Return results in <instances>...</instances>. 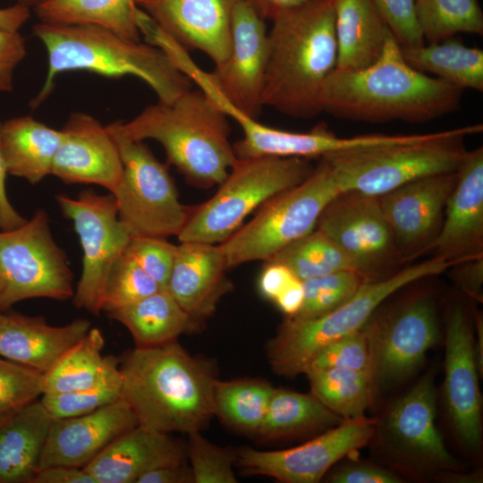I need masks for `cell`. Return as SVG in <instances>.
<instances>
[{"instance_id":"cell-1","label":"cell","mask_w":483,"mask_h":483,"mask_svg":"<svg viewBox=\"0 0 483 483\" xmlns=\"http://www.w3.org/2000/svg\"><path fill=\"white\" fill-rule=\"evenodd\" d=\"M462 89L421 72L403 58L389 30L383 51L360 70L335 68L320 93V107L340 119L427 123L459 109Z\"/></svg>"},{"instance_id":"cell-2","label":"cell","mask_w":483,"mask_h":483,"mask_svg":"<svg viewBox=\"0 0 483 483\" xmlns=\"http://www.w3.org/2000/svg\"><path fill=\"white\" fill-rule=\"evenodd\" d=\"M122 399L138 424L164 434L200 431L215 416L211 366L177 341L136 347L120 359Z\"/></svg>"},{"instance_id":"cell-3","label":"cell","mask_w":483,"mask_h":483,"mask_svg":"<svg viewBox=\"0 0 483 483\" xmlns=\"http://www.w3.org/2000/svg\"><path fill=\"white\" fill-rule=\"evenodd\" d=\"M272 22L262 105L293 118H312L322 112L321 89L336 67L334 0H312Z\"/></svg>"},{"instance_id":"cell-4","label":"cell","mask_w":483,"mask_h":483,"mask_svg":"<svg viewBox=\"0 0 483 483\" xmlns=\"http://www.w3.org/2000/svg\"><path fill=\"white\" fill-rule=\"evenodd\" d=\"M109 125L125 139L159 142L167 162L197 187L219 185L238 159L228 116L199 89H190L171 103L157 101L131 120Z\"/></svg>"},{"instance_id":"cell-5","label":"cell","mask_w":483,"mask_h":483,"mask_svg":"<svg viewBox=\"0 0 483 483\" xmlns=\"http://www.w3.org/2000/svg\"><path fill=\"white\" fill-rule=\"evenodd\" d=\"M33 34L47 53L48 66L44 84L31 101L38 106L51 93L58 74L88 71L101 76H134L146 82L158 101L171 103L191 89L183 74L159 47L124 38L97 26L39 22Z\"/></svg>"},{"instance_id":"cell-6","label":"cell","mask_w":483,"mask_h":483,"mask_svg":"<svg viewBox=\"0 0 483 483\" xmlns=\"http://www.w3.org/2000/svg\"><path fill=\"white\" fill-rule=\"evenodd\" d=\"M482 131L477 123L416 134L402 142L343 149L321 158L340 191L380 197L414 180L456 171L467 152L464 139Z\"/></svg>"},{"instance_id":"cell-7","label":"cell","mask_w":483,"mask_h":483,"mask_svg":"<svg viewBox=\"0 0 483 483\" xmlns=\"http://www.w3.org/2000/svg\"><path fill=\"white\" fill-rule=\"evenodd\" d=\"M453 264L432 256L380 279L364 283L357 292L333 311L307 320L286 317L267 344L273 371L294 377L305 374L313 357L325 346L357 332L395 292L416 281L440 275Z\"/></svg>"},{"instance_id":"cell-8","label":"cell","mask_w":483,"mask_h":483,"mask_svg":"<svg viewBox=\"0 0 483 483\" xmlns=\"http://www.w3.org/2000/svg\"><path fill=\"white\" fill-rule=\"evenodd\" d=\"M313 169L309 159L302 157L237 159L216 192L191 211L178 240L222 243L250 213L275 195L300 184Z\"/></svg>"},{"instance_id":"cell-9","label":"cell","mask_w":483,"mask_h":483,"mask_svg":"<svg viewBox=\"0 0 483 483\" xmlns=\"http://www.w3.org/2000/svg\"><path fill=\"white\" fill-rule=\"evenodd\" d=\"M339 192L328 165L320 158L303 182L267 200L251 220L218 244L227 268L267 262L315 230L321 212Z\"/></svg>"},{"instance_id":"cell-10","label":"cell","mask_w":483,"mask_h":483,"mask_svg":"<svg viewBox=\"0 0 483 483\" xmlns=\"http://www.w3.org/2000/svg\"><path fill=\"white\" fill-rule=\"evenodd\" d=\"M436 371L428 369L376 419L369 443L395 470L418 478H435L462 467L450 453L436 425Z\"/></svg>"},{"instance_id":"cell-11","label":"cell","mask_w":483,"mask_h":483,"mask_svg":"<svg viewBox=\"0 0 483 483\" xmlns=\"http://www.w3.org/2000/svg\"><path fill=\"white\" fill-rule=\"evenodd\" d=\"M265 21L248 0H237L228 56L216 64L212 72L201 70L190 55L179 61L180 70L226 115L237 111L257 119L264 107L261 97L267 49Z\"/></svg>"},{"instance_id":"cell-12","label":"cell","mask_w":483,"mask_h":483,"mask_svg":"<svg viewBox=\"0 0 483 483\" xmlns=\"http://www.w3.org/2000/svg\"><path fill=\"white\" fill-rule=\"evenodd\" d=\"M73 275L55 242L47 213L38 209L20 227L0 231V311L32 298L67 301Z\"/></svg>"},{"instance_id":"cell-13","label":"cell","mask_w":483,"mask_h":483,"mask_svg":"<svg viewBox=\"0 0 483 483\" xmlns=\"http://www.w3.org/2000/svg\"><path fill=\"white\" fill-rule=\"evenodd\" d=\"M121 155L123 173L111 193L118 217L131 235L178 236L191 211L182 205L174 182L143 141L131 140L106 126Z\"/></svg>"},{"instance_id":"cell-14","label":"cell","mask_w":483,"mask_h":483,"mask_svg":"<svg viewBox=\"0 0 483 483\" xmlns=\"http://www.w3.org/2000/svg\"><path fill=\"white\" fill-rule=\"evenodd\" d=\"M362 331L376 397L418 371L440 337L435 302L429 295L416 296L380 314L376 310Z\"/></svg>"},{"instance_id":"cell-15","label":"cell","mask_w":483,"mask_h":483,"mask_svg":"<svg viewBox=\"0 0 483 483\" xmlns=\"http://www.w3.org/2000/svg\"><path fill=\"white\" fill-rule=\"evenodd\" d=\"M55 199L63 215L73 223L82 249V269L73 304L99 316L109 271L132 235L119 219L111 193L99 195L84 190L76 199L66 195Z\"/></svg>"},{"instance_id":"cell-16","label":"cell","mask_w":483,"mask_h":483,"mask_svg":"<svg viewBox=\"0 0 483 483\" xmlns=\"http://www.w3.org/2000/svg\"><path fill=\"white\" fill-rule=\"evenodd\" d=\"M316 228L350 258L368 281L387 276L402 263L378 197L340 191L321 212Z\"/></svg>"},{"instance_id":"cell-17","label":"cell","mask_w":483,"mask_h":483,"mask_svg":"<svg viewBox=\"0 0 483 483\" xmlns=\"http://www.w3.org/2000/svg\"><path fill=\"white\" fill-rule=\"evenodd\" d=\"M376 419L343 420L295 447L260 451L247 447L236 452V463L246 472L284 483H317L338 462L369 444Z\"/></svg>"},{"instance_id":"cell-18","label":"cell","mask_w":483,"mask_h":483,"mask_svg":"<svg viewBox=\"0 0 483 483\" xmlns=\"http://www.w3.org/2000/svg\"><path fill=\"white\" fill-rule=\"evenodd\" d=\"M443 397L451 428L459 444L475 453L482 444V398L474 351V325L465 307H449L445 335Z\"/></svg>"},{"instance_id":"cell-19","label":"cell","mask_w":483,"mask_h":483,"mask_svg":"<svg viewBox=\"0 0 483 483\" xmlns=\"http://www.w3.org/2000/svg\"><path fill=\"white\" fill-rule=\"evenodd\" d=\"M455 182L456 171L436 174L378 197L402 262L428 252L441 229Z\"/></svg>"},{"instance_id":"cell-20","label":"cell","mask_w":483,"mask_h":483,"mask_svg":"<svg viewBox=\"0 0 483 483\" xmlns=\"http://www.w3.org/2000/svg\"><path fill=\"white\" fill-rule=\"evenodd\" d=\"M237 0H136L137 6L185 50H199L216 64L231 50Z\"/></svg>"},{"instance_id":"cell-21","label":"cell","mask_w":483,"mask_h":483,"mask_svg":"<svg viewBox=\"0 0 483 483\" xmlns=\"http://www.w3.org/2000/svg\"><path fill=\"white\" fill-rule=\"evenodd\" d=\"M61 131L51 174L68 185L97 184L112 193L122 180L123 166L107 127L89 114L75 112Z\"/></svg>"},{"instance_id":"cell-22","label":"cell","mask_w":483,"mask_h":483,"mask_svg":"<svg viewBox=\"0 0 483 483\" xmlns=\"http://www.w3.org/2000/svg\"><path fill=\"white\" fill-rule=\"evenodd\" d=\"M433 256L453 265L483 257V148L466 152L445 208Z\"/></svg>"},{"instance_id":"cell-23","label":"cell","mask_w":483,"mask_h":483,"mask_svg":"<svg viewBox=\"0 0 483 483\" xmlns=\"http://www.w3.org/2000/svg\"><path fill=\"white\" fill-rule=\"evenodd\" d=\"M137 425L135 414L123 399L84 415L55 419L39 470L57 465L83 468Z\"/></svg>"},{"instance_id":"cell-24","label":"cell","mask_w":483,"mask_h":483,"mask_svg":"<svg viewBox=\"0 0 483 483\" xmlns=\"http://www.w3.org/2000/svg\"><path fill=\"white\" fill-rule=\"evenodd\" d=\"M228 116L238 123L243 132V137L233 144L238 159L263 157L321 158L343 149L402 142L412 137L411 134H367L342 138L326 126H318L308 132H294L265 125L237 111L230 112Z\"/></svg>"},{"instance_id":"cell-25","label":"cell","mask_w":483,"mask_h":483,"mask_svg":"<svg viewBox=\"0 0 483 483\" xmlns=\"http://www.w3.org/2000/svg\"><path fill=\"white\" fill-rule=\"evenodd\" d=\"M218 245L181 242L165 290L199 325L215 312L220 300L233 289Z\"/></svg>"},{"instance_id":"cell-26","label":"cell","mask_w":483,"mask_h":483,"mask_svg":"<svg viewBox=\"0 0 483 483\" xmlns=\"http://www.w3.org/2000/svg\"><path fill=\"white\" fill-rule=\"evenodd\" d=\"M183 448L168 434L137 425L109 444L83 468L96 483H136L157 467L184 462Z\"/></svg>"},{"instance_id":"cell-27","label":"cell","mask_w":483,"mask_h":483,"mask_svg":"<svg viewBox=\"0 0 483 483\" xmlns=\"http://www.w3.org/2000/svg\"><path fill=\"white\" fill-rule=\"evenodd\" d=\"M90 328L86 318L53 326L41 316L6 310L0 315V357L45 374Z\"/></svg>"},{"instance_id":"cell-28","label":"cell","mask_w":483,"mask_h":483,"mask_svg":"<svg viewBox=\"0 0 483 483\" xmlns=\"http://www.w3.org/2000/svg\"><path fill=\"white\" fill-rule=\"evenodd\" d=\"M54 419L40 400L0 418V483H33Z\"/></svg>"},{"instance_id":"cell-29","label":"cell","mask_w":483,"mask_h":483,"mask_svg":"<svg viewBox=\"0 0 483 483\" xmlns=\"http://www.w3.org/2000/svg\"><path fill=\"white\" fill-rule=\"evenodd\" d=\"M337 69L360 70L380 56L389 27L372 0H334Z\"/></svg>"},{"instance_id":"cell-30","label":"cell","mask_w":483,"mask_h":483,"mask_svg":"<svg viewBox=\"0 0 483 483\" xmlns=\"http://www.w3.org/2000/svg\"><path fill=\"white\" fill-rule=\"evenodd\" d=\"M62 139L61 130L32 116L8 119L0 128V147L7 173L30 184L40 182L51 174Z\"/></svg>"},{"instance_id":"cell-31","label":"cell","mask_w":483,"mask_h":483,"mask_svg":"<svg viewBox=\"0 0 483 483\" xmlns=\"http://www.w3.org/2000/svg\"><path fill=\"white\" fill-rule=\"evenodd\" d=\"M131 333L136 347H153L177 341L197 325L166 290L107 312Z\"/></svg>"},{"instance_id":"cell-32","label":"cell","mask_w":483,"mask_h":483,"mask_svg":"<svg viewBox=\"0 0 483 483\" xmlns=\"http://www.w3.org/2000/svg\"><path fill=\"white\" fill-rule=\"evenodd\" d=\"M343 421L311 393L274 388L263 422L255 434L266 441L281 440L323 432Z\"/></svg>"},{"instance_id":"cell-33","label":"cell","mask_w":483,"mask_h":483,"mask_svg":"<svg viewBox=\"0 0 483 483\" xmlns=\"http://www.w3.org/2000/svg\"><path fill=\"white\" fill-rule=\"evenodd\" d=\"M405 61L421 72H431L461 89L483 90V51L452 37L416 47H402Z\"/></svg>"},{"instance_id":"cell-34","label":"cell","mask_w":483,"mask_h":483,"mask_svg":"<svg viewBox=\"0 0 483 483\" xmlns=\"http://www.w3.org/2000/svg\"><path fill=\"white\" fill-rule=\"evenodd\" d=\"M136 0H44L34 8L41 22L91 25L140 41Z\"/></svg>"},{"instance_id":"cell-35","label":"cell","mask_w":483,"mask_h":483,"mask_svg":"<svg viewBox=\"0 0 483 483\" xmlns=\"http://www.w3.org/2000/svg\"><path fill=\"white\" fill-rule=\"evenodd\" d=\"M311 394L343 420L366 417L376 394L369 375L343 368L311 369L305 374Z\"/></svg>"},{"instance_id":"cell-36","label":"cell","mask_w":483,"mask_h":483,"mask_svg":"<svg viewBox=\"0 0 483 483\" xmlns=\"http://www.w3.org/2000/svg\"><path fill=\"white\" fill-rule=\"evenodd\" d=\"M104 346L101 331L90 328L43 374V394L77 391L95 384L107 364V356L101 354Z\"/></svg>"},{"instance_id":"cell-37","label":"cell","mask_w":483,"mask_h":483,"mask_svg":"<svg viewBox=\"0 0 483 483\" xmlns=\"http://www.w3.org/2000/svg\"><path fill=\"white\" fill-rule=\"evenodd\" d=\"M274 387L261 379H216L214 406L226 425L247 433H256L263 422Z\"/></svg>"},{"instance_id":"cell-38","label":"cell","mask_w":483,"mask_h":483,"mask_svg":"<svg viewBox=\"0 0 483 483\" xmlns=\"http://www.w3.org/2000/svg\"><path fill=\"white\" fill-rule=\"evenodd\" d=\"M268 261L285 266L302 282L338 271H355L342 249L317 228L286 246Z\"/></svg>"},{"instance_id":"cell-39","label":"cell","mask_w":483,"mask_h":483,"mask_svg":"<svg viewBox=\"0 0 483 483\" xmlns=\"http://www.w3.org/2000/svg\"><path fill=\"white\" fill-rule=\"evenodd\" d=\"M415 16L425 41L436 43L458 33L483 34L479 0H415Z\"/></svg>"},{"instance_id":"cell-40","label":"cell","mask_w":483,"mask_h":483,"mask_svg":"<svg viewBox=\"0 0 483 483\" xmlns=\"http://www.w3.org/2000/svg\"><path fill=\"white\" fill-rule=\"evenodd\" d=\"M120 399V359L108 355L106 369L95 384L77 391L46 394L40 401L55 419H64L89 413Z\"/></svg>"},{"instance_id":"cell-41","label":"cell","mask_w":483,"mask_h":483,"mask_svg":"<svg viewBox=\"0 0 483 483\" xmlns=\"http://www.w3.org/2000/svg\"><path fill=\"white\" fill-rule=\"evenodd\" d=\"M369 282L354 270H343L302 282L304 298L300 310L292 317L307 320L324 316L351 299Z\"/></svg>"},{"instance_id":"cell-42","label":"cell","mask_w":483,"mask_h":483,"mask_svg":"<svg viewBox=\"0 0 483 483\" xmlns=\"http://www.w3.org/2000/svg\"><path fill=\"white\" fill-rule=\"evenodd\" d=\"M160 290L157 283L123 252L109 271L102 311L127 306Z\"/></svg>"},{"instance_id":"cell-43","label":"cell","mask_w":483,"mask_h":483,"mask_svg":"<svg viewBox=\"0 0 483 483\" xmlns=\"http://www.w3.org/2000/svg\"><path fill=\"white\" fill-rule=\"evenodd\" d=\"M186 457L191 462L194 483H236L233 469L236 452L221 447L205 438L200 431L188 434Z\"/></svg>"},{"instance_id":"cell-44","label":"cell","mask_w":483,"mask_h":483,"mask_svg":"<svg viewBox=\"0 0 483 483\" xmlns=\"http://www.w3.org/2000/svg\"><path fill=\"white\" fill-rule=\"evenodd\" d=\"M43 394L41 372L0 357V418L38 400Z\"/></svg>"},{"instance_id":"cell-45","label":"cell","mask_w":483,"mask_h":483,"mask_svg":"<svg viewBox=\"0 0 483 483\" xmlns=\"http://www.w3.org/2000/svg\"><path fill=\"white\" fill-rule=\"evenodd\" d=\"M176 250L177 245L165 238L132 235L124 253L165 290Z\"/></svg>"},{"instance_id":"cell-46","label":"cell","mask_w":483,"mask_h":483,"mask_svg":"<svg viewBox=\"0 0 483 483\" xmlns=\"http://www.w3.org/2000/svg\"><path fill=\"white\" fill-rule=\"evenodd\" d=\"M343 368L369 370V352L362 329L342 337L322 348L311 360L305 374L311 369Z\"/></svg>"},{"instance_id":"cell-47","label":"cell","mask_w":483,"mask_h":483,"mask_svg":"<svg viewBox=\"0 0 483 483\" xmlns=\"http://www.w3.org/2000/svg\"><path fill=\"white\" fill-rule=\"evenodd\" d=\"M402 47L423 46L425 40L415 16V0H372Z\"/></svg>"},{"instance_id":"cell-48","label":"cell","mask_w":483,"mask_h":483,"mask_svg":"<svg viewBox=\"0 0 483 483\" xmlns=\"http://www.w3.org/2000/svg\"><path fill=\"white\" fill-rule=\"evenodd\" d=\"M336 467H332L326 474L331 483H402L403 479L396 471L372 462L362 460H341Z\"/></svg>"},{"instance_id":"cell-49","label":"cell","mask_w":483,"mask_h":483,"mask_svg":"<svg viewBox=\"0 0 483 483\" xmlns=\"http://www.w3.org/2000/svg\"><path fill=\"white\" fill-rule=\"evenodd\" d=\"M27 54L24 38L19 31L0 29V92L13 88V72Z\"/></svg>"},{"instance_id":"cell-50","label":"cell","mask_w":483,"mask_h":483,"mask_svg":"<svg viewBox=\"0 0 483 483\" xmlns=\"http://www.w3.org/2000/svg\"><path fill=\"white\" fill-rule=\"evenodd\" d=\"M447 271L454 284L469 297L478 301L483 299V257L461 261Z\"/></svg>"},{"instance_id":"cell-51","label":"cell","mask_w":483,"mask_h":483,"mask_svg":"<svg viewBox=\"0 0 483 483\" xmlns=\"http://www.w3.org/2000/svg\"><path fill=\"white\" fill-rule=\"evenodd\" d=\"M265 263L258 279V290L265 298L275 301L296 277L280 263Z\"/></svg>"},{"instance_id":"cell-52","label":"cell","mask_w":483,"mask_h":483,"mask_svg":"<svg viewBox=\"0 0 483 483\" xmlns=\"http://www.w3.org/2000/svg\"><path fill=\"white\" fill-rule=\"evenodd\" d=\"M33 483H96V481L84 468L57 465L39 470Z\"/></svg>"},{"instance_id":"cell-53","label":"cell","mask_w":483,"mask_h":483,"mask_svg":"<svg viewBox=\"0 0 483 483\" xmlns=\"http://www.w3.org/2000/svg\"><path fill=\"white\" fill-rule=\"evenodd\" d=\"M1 128V123H0ZM6 166L0 147V231L20 227L27 219L23 218L12 206L5 189Z\"/></svg>"},{"instance_id":"cell-54","label":"cell","mask_w":483,"mask_h":483,"mask_svg":"<svg viewBox=\"0 0 483 483\" xmlns=\"http://www.w3.org/2000/svg\"><path fill=\"white\" fill-rule=\"evenodd\" d=\"M192 482L191 470L179 464L165 465L150 470L138 478L136 483H186Z\"/></svg>"},{"instance_id":"cell-55","label":"cell","mask_w":483,"mask_h":483,"mask_svg":"<svg viewBox=\"0 0 483 483\" xmlns=\"http://www.w3.org/2000/svg\"><path fill=\"white\" fill-rule=\"evenodd\" d=\"M256 13L265 21L300 8L312 0H248Z\"/></svg>"},{"instance_id":"cell-56","label":"cell","mask_w":483,"mask_h":483,"mask_svg":"<svg viewBox=\"0 0 483 483\" xmlns=\"http://www.w3.org/2000/svg\"><path fill=\"white\" fill-rule=\"evenodd\" d=\"M303 298L302 281L296 278L274 302L286 317H292L300 310Z\"/></svg>"},{"instance_id":"cell-57","label":"cell","mask_w":483,"mask_h":483,"mask_svg":"<svg viewBox=\"0 0 483 483\" xmlns=\"http://www.w3.org/2000/svg\"><path fill=\"white\" fill-rule=\"evenodd\" d=\"M30 16V8L21 4L0 9V29L19 31Z\"/></svg>"},{"instance_id":"cell-58","label":"cell","mask_w":483,"mask_h":483,"mask_svg":"<svg viewBox=\"0 0 483 483\" xmlns=\"http://www.w3.org/2000/svg\"><path fill=\"white\" fill-rule=\"evenodd\" d=\"M435 479L445 483H479L482 481V472L481 470L472 472H464L462 470H448L439 473Z\"/></svg>"},{"instance_id":"cell-59","label":"cell","mask_w":483,"mask_h":483,"mask_svg":"<svg viewBox=\"0 0 483 483\" xmlns=\"http://www.w3.org/2000/svg\"><path fill=\"white\" fill-rule=\"evenodd\" d=\"M474 325V351L478 369L480 376L483 373V321L482 316L476 312L473 317Z\"/></svg>"},{"instance_id":"cell-60","label":"cell","mask_w":483,"mask_h":483,"mask_svg":"<svg viewBox=\"0 0 483 483\" xmlns=\"http://www.w3.org/2000/svg\"><path fill=\"white\" fill-rule=\"evenodd\" d=\"M44 0H18V4H21L24 6L29 7L30 9L31 7L35 8L38 4H40Z\"/></svg>"},{"instance_id":"cell-61","label":"cell","mask_w":483,"mask_h":483,"mask_svg":"<svg viewBox=\"0 0 483 483\" xmlns=\"http://www.w3.org/2000/svg\"><path fill=\"white\" fill-rule=\"evenodd\" d=\"M2 311H0V315H1Z\"/></svg>"}]
</instances>
